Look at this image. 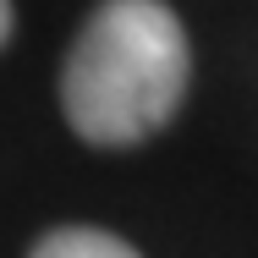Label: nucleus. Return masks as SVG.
<instances>
[{"mask_svg":"<svg viewBox=\"0 0 258 258\" xmlns=\"http://www.w3.org/2000/svg\"><path fill=\"white\" fill-rule=\"evenodd\" d=\"M192 44L165 0H99L60 66V110L94 149H132L181 110Z\"/></svg>","mask_w":258,"mask_h":258,"instance_id":"obj_1","label":"nucleus"},{"mask_svg":"<svg viewBox=\"0 0 258 258\" xmlns=\"http://www.w3.org/2000/svg\"><path fill=\"white\" fill-rule=\"evenodd\" d=\"M28 258H143V253L99 225H60L50 236H39Z\"/></svg>","mask_w":258,"mask_h":258,"instance_id":"obj_2","label":"nucleus"},{"mask_svg":"<svg viewBox=\"0 0 258 258\" xmlns=\"http://www.w3.org/2000/svg\"><path fill=\"white\" fill-rule=\"evenodd\" d=\"M11 33H17V6L0 0V44H11Z\"/></svg>","mask_w":258,"mask_h":258,"instance_id":"obj_3","label":"nucleus"}]
</instances>
